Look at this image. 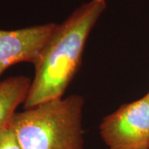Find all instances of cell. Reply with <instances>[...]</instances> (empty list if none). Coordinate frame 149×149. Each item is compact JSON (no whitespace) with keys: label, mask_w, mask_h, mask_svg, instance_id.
Wrapping results in <instances>:
<instances>
[{"label":"cell","mask_w":149,"mask_h":149,"mask_svg":"<svg viewBox=\"0 0 149 149\" xmlns=\"http://www.w3.org/2000/svg\"><path fill=\"white\" fill-rule=\"evenodd\" d=\"M56 27L51 22L17 30L0 29V77L13 65L35 64Z\"/></svg>","instance_id":"cell-4"},{"label":"cell","mask_w":149,"mask_h":149,"mask_svg":"<svg viewBox=\"0 0 149 149\" xmlns=\"http://www.w3.org/2000/svg\"><path fill=\"white\" fill-rule=\"evenodd\" d=\"M32 80L27 76H14L0 81V133L9 124L17 107L27 99Z\"/></svg>","instance_id":"cell-5"},{"label":"cell","mask_w":149,"mask_h":149,"mask_svg":"<svg viewBox=\"0 0 149 149\" xmlns=\"http://www.w3.org/2000/svg\"><path fill=\"white\" fill-rule=\"evenodd\" d=\"M0 149H21L11 123L0 133Z\"/></svg>","instance_id":"cell-6"},{"label":"cell","mask_w":149,"mask_h":149,"mask_svg":"<svg viewBox=\"0 0 149 149\" xmlns=\"http://www.w3.org/2000/svg\"><path fill=\"white\" fill-rule=\"evenodd\" d=\"M145 96L147 97V99H148V100H149V92H148V94H147V95H145Z\"/></svg>","instance_id":"cell-7"},{"label":"cell","mask_w":149,"mask_h":149,"mask_svg":"<svg viewBox=\"0 0 149 149\" xmlns=\"http://www.w3.org/2000/svg\"><path fill=\"white\" fill-rule=\"evenodd\" d=\"M106 8L105 0H91L56 24L34 64L35 75L24 102L25 109L62 98L80 67L91 30Z\"/></svg>","instance_id":"cell-1"},{"label":"cell","mask_w":149,"mask_h":149,"mask_svg":"<svg viewBox=\"0 0 149 149\" xmlns=\"http://www.w3.org/2000/svg\"><path fill=\"white\" fill-rule=\"evenodd\" d=\"M83 108L74 95L16 113L11 126L21 149H84Z\"/></svg>","instance_id":"cell-2"},{"label":"cell","mask_w":149,"mask_h":149,"mask_svg":"<svg viewBox=\"0 0 149 149\" xmlns=\"http://www.w3.org/2000/svg\"><path fill=\"white\" fill-rule=\"evenodd\" d=\"M100 133L108 149H149V100L146 96L105 117Z\"/></svg>","instance_id":"cell-3"}]
</instances>
